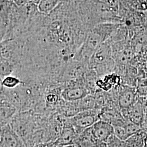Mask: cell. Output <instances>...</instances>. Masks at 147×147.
<instances>
[{"instance_id":"6da1fadb","label":"cell","mask_w":147,"mask_h":147,"mask_svg":"<svg viewBox=\"0 0 147 147\" xmlns=\"http://www.w3.org/2000/svg\"><path fill=\"white\" fill-rule=\"evenodd\" d=\"M89 67L94 71L98 78L115 73L116 62L108 41L102 43L95 51L90 59Z\"/></svg>"},{"instance_id":"7a4b0ae2","label":"cell","mask_w":147,"mask_h":147,"mask_svg":"<svg viewBox=\"0 0 147 147\" xmlns=\"http://www.w3.org/2000/svg\"><path fill=\"white\" fill-rule=\"evenodd\" d=\"M100 111L96 110L82 111L69 118L70 123L78 135L99 120L98 115Z\"/></svg>"},{"instance_id":"3957f363","label":"cell","mask_w":147,"mask_h":147,"mask_svg":"<svg viewBox=\"0 0 147 147\" xmlns=\"http://www.w3.org/2000/svg\"><path fill=\"white\" fill-rule=\"evenodd\" d=\"M117 90V104L121 110H125L134 105L138 98L135 87L121 84Z\"/></svg>"},{"instance_id":"277c9868","label":"cell","mask_w":147,"mask_h":147,"mask_svg":"<svg viewBox=\"0 0 147 147\" xmlns=\"http://www.w3.org/2000/svg\"><path fill=\"white\" fill-rule=\"evenodd\" d=\"M0 147H26L21 138L11 128L10 124L1 127Z\"/></svg>"},{"instance_id":"5b68a950","label":"cell","mask_w":147,"mask_h":147,"mask_svg":"<svg viewBox=\"0 0 147 147\" xmlns=\"http://www.w3.org/2000/svg\"><path fill=\"white\" fill-rule=\"evenodd\" d=\"M138 96L136 102L129 108L121 110V113L127 121L140 125L141 126L144 120V107L143 101Z\"/></svg>"},{"instance_id":"8992f818","label":"cell","mask_w":147,"mask_h":147,"mask_svg":"<svg viewBox=\"0 0 147 147\" xmlns=\"http://www.w3.org/2000/svg\"><path fill=\"white\" fill-rule=\"evenodd\" d=\"M78 134L67 118L64 126L58 138L54 142L56 147H62L75 144Z\"/></svg>"},{"instance_id":"52a82bcc","label":"cell","mask_w":147,"mask_h":147,"mask_svg":"<svg viewBox=\"0 0 147 147\" xmlns=\"http://www.w3.org/2000/svg\"><path fill=\"white\" fill-rule=\"evenodd\" d=\"M91 131L95 140L98 141L107 142L109 137L114 134V127L111 124L99 120L90 127Z\"/></svg>"},{"instance_id":"ba28073f","label":"cell","mask_w":147,"mask_h":147,"mask_svg":"<svg viewBox=\"0 0 147 147\" xmlns=\"http://www.w3.org/2000/svg\"><path fill=\"white\" fill-rule=\"evenodd\" d=\"M96 84L98 89L105 92H110L112 90L118 88L121 86L122 80L119 75L113 73L99 78Z\"/></svg>"},{"instance_id":"9c48e42d","label":"cell","mask_w":147,"mask_h":147,"mask_svg":"<svg viewBox=\"0 0 147 147\" xmlns=\"http://www.w3.org/2000/svg\"><path fill=\"white\" fill-rule=\"evenodd\" d=\"M0 105V122L2 127L9 124L19 111L14 105L3 99H1Z\"/></svg>"},{"instance_id":"30bf717a","label":"cell","mask_w":147,"mask_h":147,"mask_svg":"<svg viewBox=\"0 0 147 147\" xmlns=\"http://www.w3.org/2000/svg\"><path fill=\"white\" fill-rule=\"evenodd\" d=\"M95 142L96 140L89 127L78 135L75 145L76 147H95Z\"/></svg>"},{"instance_id":"8fae6325","label":"cell","mask_w":147,"mask_h":147,"mask_svg":"<svg viewBox=\"0 0 147 147\" xmlns=\"http://www.w3.org/2000/svg\"><path fill=\"white\" fill-rule=\"evenodd\" d=\"M147 137V132L141 130L125 141V147H144Z\"/></svg>"},{"instance_id":"7c38bea8","label":"cell","mask_w":147,"mask_h":147,"mask_svg":"<svg viewBox=\"0 0 147 147\" xmlns=\"http://www.w3.org/2000/svg\"><path fill=\"white\" fill-rule=\"evenodd\" d=\"M63 0H40L37 5L38 11L44 15H49L53 12Z\"/></svg>"},{"instance_id":"4fadbf2b","label":"cell","mask_w":147,"mask_h":147,"mask_svg":"<svg viewBox=\"0 0 147 147\" xmlns=\"http://www.w3.org/2000/svg\"><path fill=\"white\" fill-rule=\"evenodd\" d=\"M136 90L139 97L146 98L147 96V73L138 74Z\"/></svg>"},{"instance_id":"5bb4252c","label":"cell","mask_w":147,"mask_h":147,"mask_svg":"<svg viewBox=\"0 0 147 147\" xmlns=\"http://www.w3.org/2000/svg\"><path fill=\"white\" fill-rule=\"evenodd\" d=\"M76 102L80 112L82 111L96 110V101L94 95H88L84 98Z\"/></svg>"},{"instance_id":"9a60e30c","label":"cell","mask_w":147,"mask_h":147,"mask_svg":"<svg viewBox=\"0 0 147 147\" xmlns=\"http://www.w3.org/2000/svg\"><path fill=\"white\" fill-rule=\"evenodd\" d=\"M16 67L11 61L1 58L0 76L1 80L14 73Z\"/></svg>"},{"instance_id":"2e32d148","label":"cell","mask_w":147,"mask_h":147,"mask_svg":"<svg viewBox=\"0 0 147 147\" xmlns=\"http://www.w3.org/2000/svg\"><path fill=\"white\" fill-rule=\"evenodd\" d=\"M24 84V81L14 75H11L1 80V87L7 89H14Z\"/></svg>"},{"instance_id":"e0dca14e","label":"cell","mask_w":147,"mask_h":147,"mask_svg":"<svg viewBox=\"0 0 147 147\" xmlns=\"http://www.w3.org/2000/svg\"><path fill=\"white\" fill-rule=\"evenodd\" d=\"M106 143L108 147H125V141H122L115 134L111 135Z\"/></svg>"},{"instance_id":"ac0fdd59","label":"cell","mask_w":147,"mask_h":147,"mask_svg":"<svg viewBox=\"0 0 147 147\" xmlns=\"http://www.w3.org/2000/svg\"><path fill=\"white\" fill-rule=\"evenodd\" d=\"M114 127V134L122 141H126L130 137L124 126H115Z\"/></svg>"},{"instance_id":"d6986e66","label":"cell","mask_w":147,"mask_h":147,"mask_svg":"<svg viewBox=\"0 0 147 147\" xmlns=\"http://www.w3.org/2000/svg\"><path fill=\"white\" fill-rule=\"evenodd\" d=\"M33 147H56V146L54 142H47L38 143Z\"/></svg>"},{"instance_id":"ffe728a7","label":"cell","mask_w":147,"mask_h":147,"mask_svg":"<svg viewBox=\"0 0 147 147\" xmlns=\"http://www.w3.org/2000/svg\"><path fill=\"white\" fill-rule=\"evenodd\" d=\"M95 147H108L106 142L96 141L95 142Z\"/></svg>"},{"instance_id":"44dd1931","label":"cell","mask_w":147,"mask_h":147,"mask_svg":"<svg viewBox=\"0 0 147 147\" xmlns=\"http://www.w3.org/2000/svg\"><path fill=\"white\" fill-rule=\"evenodd\" d=\"M137 0H119V2H128V3H133L135 1H136Z\"/></svg>"},{"instance_id":"7402d4cb","label":"cell","mask_w":147,"mask_h":147,"mask_svg":"<svg viewBox=\"0 0 147 147\" xmlns=\"http://www.w3.org/2000/svg\"><path fill=\"white\" fill-rule=\"evenodd\" d=\"M30 1L33 4L38 5L39 3L40 0H30Z\"/></svg>"},{"instance_id":"603a6c76","label":"cell","mask_w":147,"mask_h":147,"mask_svg":"<svg viewBox=\"0 0 147 147\" xmlns=\"http://www.w3.org/2000/svg\"><path fill=\"white\" fill-rule=\"evenodd\" d=\"M144 68H145V71L147 73V56L146 59L145 61V64H144Z\"/></svg>"},{"instance_id":"cb8c5ba5","label":"cell","mask_w":147,"mask_h":147,"mask_svg":"<svg viewBox=\"0 0 147 147\" xmlns=\"http://www.w3.org/2000/svg\"><path fill=\"white\" fill-rule=\"evenodd\" d=\"M76 147L75 144L73 145H69V146H62V147Z\"/></svg>"}]
</instances>
